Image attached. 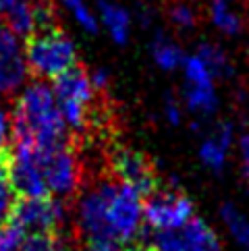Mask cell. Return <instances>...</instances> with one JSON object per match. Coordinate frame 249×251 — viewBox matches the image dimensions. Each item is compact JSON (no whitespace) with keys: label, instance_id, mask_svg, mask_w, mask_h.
<instances>
[{"label":"cell","instance_id":"cell-1","mask_svg":"<svg viewBox=\"0 0 249 251\" xmlns=\"http://www.w3.org/2000/svg\"><path fill=\"white\" fill-rule=\"evenodd\" d=\"M60 143L75 141L56 94L48 83L33 81L11 108V146L50 148Z\"/></svg>","mask_w":249,"mask_h":251},{"label":"cell","instance_id":"cell-2","mask_svg":"<svg viewBox=\"0 0 249 251\" xmlns=\"http://www.w3.org/2000/svg\"><path fill=\"white\" fill-rule=\"evenodd\" d=\"M25 62L35 81L56 79L79 62L75 44L60 27L48 33H38L25 40Z\"/></svg>","mask_w":249,"mask_h":251},{"label":"cell","instance_id":"cell-3","mask_svg":"<svg viewBox=\"0 0 249 251\" xmlns=\"http://www.w3.org/2000/svg\"><path fill=\"white\" fill-rule=\"evenodd\" d=\"M79 151H81V148L75 146V143L35 148L38 164L42 168L44 181H46V187L52 197L71 201L81 191L85 178Z\"/></svg>","mask_w":249,"mask_h":251},{"label":"cell","instance_id":"cell-4","mask_svg":"<svg viewBox=\"0 0 249 251\" xmlns=\"http://www.w3.org/2000/svg\"><path fill=\"white\" fill-rule=\"evenodd\" d=\"M77 201V228L87 241H117L108 220V170L87 181L81 187V191L75 197Z\"/></svg>","mask_w":249,"mask_h":251},{"label":"cell","instance_id":"cell-5","mask_svg":"<svg viewBox=\"0 0 249 251\" xmlns=\"http://www.w3.org/2000/svg\"><path fill=\"white\" fill-rule=\"evenodd\" d=\"M108 220L114 239L133 245L144 230V200L141 195L108 173Z\"/></svg>","mask_w":249,"mask_h":251},{"label":"cell","instance_id":"cell-6","mask_svg":"<svg viewBox=\"0 0 249 251\" xmlns=\"http://www.w3.org/2000/svg\"><path fill=\"white\" fill-rule=\"evenodd\" d=\"M106 170L112 176H117L119 181L133 187L141 195V200L152 195L162 185L158 170L152 164L149 156L144 154L141 150L121 146V143H108V150H106Z\"/></svg>","mask_w":249,"mask_h":251},{"label":"cell","instance_id":"cell-7","mask_svg":"<svg viewBox=\"0 0 249 251\" xmlns=\"http://www.w3.org/2000/svg\"><path fill=\"white\" fill-rule=\"evenodd\" d=\"M195 216V205L176 183L160 185L158 189L144 197V222L154 230L183 228Z\"/></svg>","mask_w":249,"mask_h":251},{"label":"cell","instance_id":"cell-8","mask_svg":"<svg viewBox=\"0 0 249 251\" xmlns=\"http://www.w3.org/2000/svg\"><path fill=\"white\" fill-rule=\"evenodd\" d=\"M13 222L25 235H58L65 224V201L58 197H19Z\"/></svg>","mask_w":249,"mask_h":251},{"label":"cell","instance_id":"cell-9","mask_svg":"<svg viewBox=\"0 0 249 251\" xmlns=\"http://www.w3.org/2000/svg\"><path fill=\"white\" fill-rule=\"evenodd\" d=\"M0 160H4L11 185L19 197L50 195L33 146H11L4 154H0Z\"/></svg>","mask_w":249,"mask_h":251},{"label":"cell","instance_id":"cell-10","mask_svg":"<svg viewBox=\"0 0 249 251\" xmlns=\"http://www.w3.org/2000/svg\"><path fill=\"white\" fill-rule=\"evenodd\" d=\"M52 89L56 94L58 104H79V106H87V108H94L98 96H100L96 92L85 65H81V62L71 67L67 73L58 75L54 83H52Z\"/></svg>","mask_w":249,"mask_h":251},{"label":"cell","instance_id":"cell-11","mask_svg":"<svg viewBox=\"0 0 249 251\" xmlns=\"http://www.w3.org/2000/svg\"><path fill=\"white\" fill-rule=\"evenodd\" d=\"M235 143V125L228 121H220L212 133L201 141L199 146V160L212 173L220 175L226 166L228 150Z\"/></svg>","mask_w":249,"mask_h":251},{"label":"cell","instance_id":"cell-12","mask_svg":"<svg viewBox=\"0 0 249 251\" xmlns=\"http://www.w3.org/2000/svg\"><path fill=\"white\" fill-rule=\"evenodd\" d=\"M27 62H25V52H2L0 54V98H13L15 92L23 85L27 77Z\"/></svg>","mask_w":249,"mask_h":251},{"label":"cell","instance_id":"cell-13","mask_svg":"<svg viewBox=\"0 0 249 251\" xmlns=\"http://www.w3.org/2000/svg\"><path fill=\"white\" fill-rule=\"evenodd\" d=\"M183 235H185V251H224L216 232L199 216H193L185 224Z\"/></svg>","mask_w":249,"mask_h":251},{"label":"cell","instance_id":"cell-14","mask_svg":"<svg viewBox=\"0 0 249 251\" xmlns=\"http://www.w3.org/2000/svg\"><path fill=\"white\" fill-rule=\"evenodd\" d=\"M98 11L104 27L110 31L112 40L117 44H127L129 40V27H131V15L123 6L108 2V0H98Z\"/></svg>","mask_w":249,"mask_h":251},{"label":"cell","instance_id":"cell-15","mask_svg":"<svg viewBox=\"0 0 249 251\" xmlns=\"http://www.w3.org/2000/svg\"><path fill=\"white\" fill-rule=\"evenodd\" d=\"M210 19L224 35H239L243 29L241 15L228 0H210Z\"/></svg>","mask_w":249,"mask_h":251},{"label":"cell","instance_id":"cell-16","mask_svg":"<svg viewBox=\"0 0 249 251\" xmlns=\"http://www.w3.org/2000/svg\"><path fill=\"white\" fill-rule=\"evenodd\" d=\"M185 104L195 114H212L218 108V96L214 85H193L185 83Z\"/></svg>","mask_w":249,"mask_h":251},{"label":"cell","instance_id":"cell-17","mask_svg":"<svg viewBox=\"0 0 249 251\" xmlns=\"http://www.w3.org/2000/svg\"><path fill=\"white\" fill-rule=\"evenodd\" d=\"M198 56L206 62V67L210 69V73L214 75V79H228L233 77L235 69L230 62L228 54L216 44H199L198 46Z\"/></svg>","mask_w":249,"mask_h":251},{"label":"cell","instance_id":"cell-18","mask_svg":"<svg viewBox=\"0 0 249 251\" xmlns=\"http://www.w3.org/2000/svg\"><path fill=\"white\" fill-rule=\"evenodd\" d=\"M152 54L154 60L158 62L160 69L164 71H174L176 67H181L185 62V52L181 50V46H176L173 40H168L164 33H158L154 42H152Z\"/></svg>","mask_w":249,"mask_h":251},{"label":"cell","instance_id":"cell-19","mask_svg":"<svg viewBox=\"0 0 249 251\" xmlns=\"http://www.w3.org/2000/svg\"><path fill=\"white\" fill-rule=\"evenodd\" d=\"M220 218L224 226L233 235V239L241 245L245 251H249V218L237 208L235 203H224L220 208Z\"/></svg>","mask_w":249,"mask_h":251},{"label":"cell","instance_id":"cell-20","mask_svg":"<svg viewBox=\"0 0 249 251\" xmlns=\"http://www.w3.org/2000/svg\"><path fill=\"white\" fill-rule=\"evenodd\" d=\"M17 201H19V195L11 185L4 160H0V228L13 222Z\"/></svg>","mask_w":249,"mask_h":251},{"label":"cell","instance_id":"cell-21","mask_svg":"<svg viewBox=\"0 0 249 251\" xmlns=\"http://www.w3.org/2000/svg\"><path fill=\"white\" fill-rule=\"evenodd\" d=\"M183 73H185V81L187 83H193V85H214V75L210 73V69L206 67V62H203L198 54L185 58Z\"/></svg>","mask_w":249,"mask_h":251},{"label":"cell","instance_id":"cell-22","mask_svg":"<svg viewBox=\"0 0 249 251\" xmlns=\"http://www.w3.org/2000/svg\"><path fill=\"white\" fill-rule=\"evenodd\" d=\"M168 19H171V23L179 29H193L195 23H198V15H195V11L189 4L173 2L168 6Z\"/></svg>","mask_w":249,"mask_h":251},{"label":"cell","instance_id":"cell-23","mask_svg":"<svg viewBox=\"0 0 249 251\" xmlns=\"http://www.w3.org/2000/svg\"><path fill=\"white\" fill-rule=\"evenodd\" d=\"M62 4H65L67 8H71V13L75 15L77 23L81 25L85 31H90V33L98 31V21H96V17L92 15L90 8H87L85 0H62Z\"/></svg>","mask_w":249,"mask_h":251},{"label":"cell","instance_id":"cell-24","mask_svg":"<svg viewBox=\"0 0 249 251\" xmlns=\"http://www.w3.org/2000/svg\"><path fill=\"white\" fill-rule=\"evenodd\" d=\"M25 241V232L15 222L0 228V251H19Z\"/></svg>","mask_w":249,"mask_h":251},{"label":"cell","instance_id":"cell-25","mask_svg":"<svg viewBox=\"0 0 249 251\" xmlns=\"http://www.w3.org/2000/svg\"><path fill=\"white\" fill-rule=\"evenodd\" d=\"M56 235H31L25 237L19 251H54Z\"/></svg>","mask_w":249,"mask_h":251},{"label":"cell","instance_id":"cell-26","mask_svg":"<svg viewBox=\"0 0 249 251\" xmlns=\"http://www.w3.org/2000/svg\"><path fill=\"white\" fill-rule=\"evenodd\" d=\"M11 148V110L0 106V154Z\"/></svg>","mask_w":249,"mask_h":251},{"label":"cell","instance_id":"cell-27","mask_svg":"<svg viewBox=\"0 0 249 251\" xmlns=\"http://www.w3.org/2000/svg\"><path fill=\"white\" fill-rule=\"evenodd\" d=\"M239 150V166H241V176L249 181V133H241L237 141Z\"/></svg>","mask_w":249,"mask_h":251},{"label":"cell","instance_id":"cell-28","mask_svg":"<svg viewBox=\"0 0 249 251\" xmlns=\"http://www.w3.org/2000/svg\"><path fill=\"white\" fill-rule=\"evenodd\" d=\"M164 116L168 119V123H171V125H179V123H181V104L176 102L173 96H166Z\"/></svg>","mask_w":249,"mask_h":251},{"label":"cell","instance_id":"cell-29","mask_svg":"<svg viewBox=\"0 0 249 251\" xmlns=\"http://www.w3.org/2000/svg\"><path fill=\"white\" fill-rule=\"evenodd\" d=\"M247 52H249V46H247Z\"/></svg>","mask_w":249,"mask_h":251},{"label":"cell","instance_id":"cell-30","mask_svg":"<svg viewBox=\"0 0 249 251\" xmlns=\"http://www.w3.org/2000/svg\"><path fill=\"white\" fill-rule=\"evenodd\" d=\"M131 251H133V249H131Z\"/></svg>","mask_w":249,"mask_h":251}]
</instances>
